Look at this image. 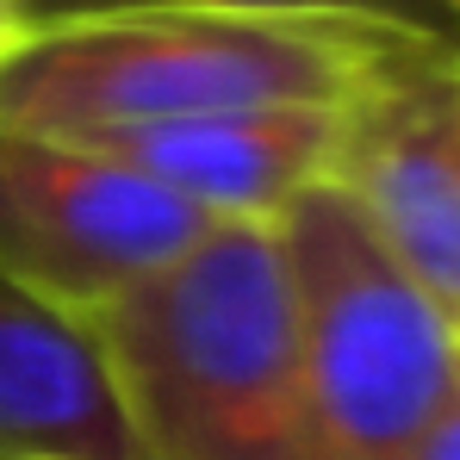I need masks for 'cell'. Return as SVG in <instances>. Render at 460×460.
Here are the masks:
<instances>
[{"label":"cell","mask_w":460,"mask_h":460,"mask_svg":"<svg viewBox=\"0 0 460 460\" xmlns=\"http://www.w3.org/2000/svg\"><path fill=\"white\" fill-rule=\"evenodd\" d=\"M87 323L144 460H305L299 299L280 218L212 225Z\"/></svg>","instance_id":"1"},{"label":"cell","mask_w":460,"mask_h":460,"mask_svg":"<svg viewBox=\"0 0 460 460\" xmlns=\"http://www.w3.org/2000/svg\"><path fill=\"white\" fill-rule=\"evenodd\" d=\"M448 31L374 19H249V13H119L31 25L0 50V125L125 131L255 106H349Z\"/></svg>","instance_id":"2"},{"label":"cell","mask_w":460,"mask_h":460,"mask_svg":"<svg viewBox=\"0 0 460 460\" xmlns=\"http://www.w3.org/2000/svg\"><path fill=\"white\" fill-rule=\"evenodd\" d=\"M299 299L305 460H411L460 385V336L336 181L280 212Z\"/></svg>","instance_id":"3"},{"label":"cell","mask_w":460,"mask_h":460,"mask_svg":"<svg viewBox=\"0 0 460 460\" xmlns=\"http://www.w3.org/2000/svg\"><path fill=\"white\" fill-rule=\"evenodd\" d=\"M212 230L125 162L75 137L0 125V280L93 317Z\"/></svg>","instance_id":"4"},{"label":"cell","mask_w":460,"mask_h":460,"mask_svg":"<svg viewBox=\"0 0 460 460\" xmlns=\"http://www.w3.org/2000/svg\"><path fill=\"white\" fill-rule=\"evenodd\" d=\"M336 187L460 336V44H423L349 100Z\"/></svg>","instance_id":"5"},{"label":"cell","mask_w":460,"mask_h":460,"mask_svg":"<svg viewBox=\"0 0 460 460\" xmlns=\"http://www.w3.org/2000/svg\"><path fill=\"white\" fill-rule=\"evenodd\" d=\"M349 106H255L212 119H168L125 131H81L75 144L125 162L212 225H274L299 193L336 181Z\"/></svg>","instance_id":"6"},{"label":"cell","mask_w":460,"mask_h":460,"mask_svg":"<svg viewBox=\"0 0 460 460\" xmlns=\"http://www.w3.org/2000/svg\"><path fill=\"white\" fill-rule=\"evenodd\" d=\"M0 460H144L87 317L0 280Z\"/></svg>","instance_id":"7"},{"label":"cell","mask_w":460,"mask_h":460,"mask_svg":"<svg viewBox=\"0 0 460 460\" xmlns=\"http://www.w3.org/2000/svg\"><path fill=\"white\" fill-rule=\"evenodd\" d=\"M25 31L69 19H119V13H249V19H374L404 31H448V13L429 0H13ZM455 38V31H448Z\"/></svg>","instance_id":"8"},{"label":"cell","mask_w":460,"mask_h":460,"mask_svg":"<svg viewBox=\"0 0 460 460\" xmlns=\"http://www.w3.org/2000/svg\"><path fill=\"white\" fill-rule=\"evenodd\" d=\"M411 460H460V385H455V398H448V411L436 417V429L417 442Z\"/></svg>","instance_id":"9"},{"label":"cell","mask_w":460,"mask_h":460,"mask_svg":"<svg viewBox=\"0 0 460 460\" xmlns=\"http://www.w3.org/2000/svg\"><path fill=\"white\" fill-rule=\"evenodd\" d=\"M25 31V19H19V6L13 0H0V50H13V38Z\"/></svg>","instance_id":"10"},{"label":"cell","mask_w":460,"mask_h":460,"mask_svg":"<svg viewBox=\"0 0 460 460\" xmlns=\"http://www.w3.org/2000/svg\"><path fill=\"white\" fill-rule=\"evenodd\" d=\"M429 6H442L448 19H460V0H429Z\"/></svg>","instance_id":"11"}]
</instances>
